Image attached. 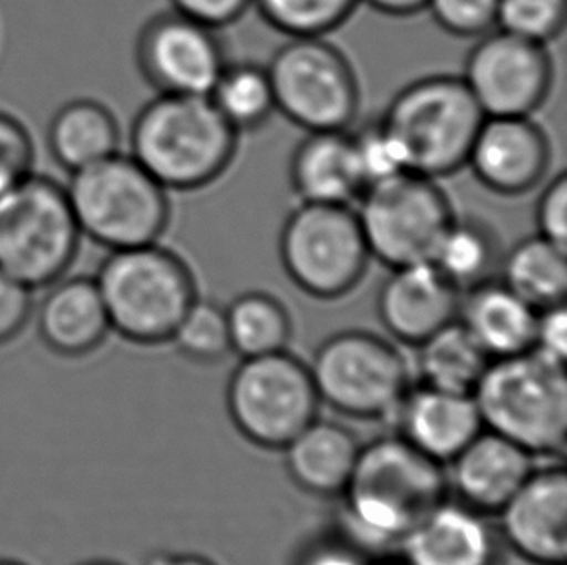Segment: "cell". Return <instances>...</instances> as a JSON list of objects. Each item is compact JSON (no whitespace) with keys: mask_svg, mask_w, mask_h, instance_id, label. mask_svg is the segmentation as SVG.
Segmentation results:
<instances>
[{"mask_svg":"<svg viewBox=\"0 0 567 565\" xmlns=\"http://www.w3.org/2000/svg\"><path fill=\"white\" fill-rule=\"evenodd\" d=\"M393 421L403 440L442 465L450 463L484 428L473 396L429 386L411 388Z\"/></svg>","mask_w":567,"mask_h":565,"instance_id":"cell-20","label":"cell"},{"mask_svg":"<svg viewBox=\"0 0 567 565\" xmlns=\"http://www.w3.org/2000/svg\"><path fill=\"white\" fill-rule=\"evenodd\" d=\"M41 343L49 351L82 359L105 343L111 326L97 282L93 277H61L45 287L35 310Z\"/></svg>","mask_w":567,"mask_h":565,"instance_id":"cell-19","label":"cell"},{"mask_svg":"<svg viewBox=\"0 0 567 565\" xmlns=\"http://www.w3.org/2000/svg\"><path fill=\"white\" fill-rule=\"evenodd\" d=\"M66 194L82 237L109 253L159 243L169 227V191L121 152L70 175Z\"/></svg>","mask_w":567,"mask_h":565,"instance_id":"cell-5","label":"cell"},{"mask_svg":"<svg viewBox=\"0 0 567 565\" xmlns=\"http://www.w3.org/2000/svg\"><path fill=\"white\" fill-rule=\"evenodd\" d=\"M225 403L240 435L264 450H284L322 405L310 368L287 349L240 360Z\"/></svg>","mask_w":567,"mask_h":565,"instance_id":"cell-9","label":"cell"},{"mask_svg":"<svg viewBox=\"0 0 567 565\" xmlns=\"http://www.w3.org/2000/svg\"><path fill=\"white\" fill-rule=\"evenodd\" d=\"M53 160L69 175L118 153L121 129L113 111L95 100H72L54 113L47 129Z\"/></svg>","mask_w":567,"mask_h":565,"instance_id":"cell-25","label":"cell"},{"mask_svg":"<svg viewBox=\"0 0 567 565\" xmlns=\"http://www.w3.org/2000/svg\"><path fill=\"white\" fill-rule=\"evenodd\" d=\"M498 277L537 310L566 305V248L535 233L502 254Z\"/></svg>","mask_w":567,"mask_h":565,"instance_id":"cell-26","label":"cell"},{"mask_svg":"<svg viewBox=\"0 0 567 565\" xmlns=\"http://www.w3.org/2000/svg\"><path fill=\"white\" fill-rule=\"evenodd\" d=\"M445 465L399 434L362 445L341 492L343 527L364 552L398 548L405 536L450 494Z\"/></svg>","mask_w":567,"mask_h":565,"instance_id":"cell-1","label":"cell"},{"mask_svg":"<svg viewBox=\"0 0 567 565\" xmlns=\"http://www.w3.org/2000/svg\"><path fill=\"white\" fill-rule=\"evenodd\" d=\"M361 448L351 428L316 419L285 445V466L300 490L312 496L339 497L353 474Z\"/></svg>","mask_w":567,"mask_h":565,"instance_id":"cell-24","label":"cell"},{"mask_svg":"<svg viewBox=\"0 0 567 565\" xmlns=\"http://www.w3.org/2000/svg\"><path fill=\"white\" fill-rule=\"evenodd\" d=\"M359 4L361 0H252L261 20L287 38H326Z\"/></svg>","mask_w":567,"mask_h":565,"instance_id":"cell-31","label":"cell"},{"mask_svg":"<svg viewBox=\"0 0 567 565\" xmlns=\"http://www.w3.org/2000/svg\"><path fill=\"white\" fill-rule=\"evenodd\" d=\"M567 0H498L496 28L548 47L560 35Z\"/></svg>","mask_w":567,"mask_h":565,"instance_id":"cell-33","label":"cell"},{"mask_svg":"<svg viewBox=\"0 0 567 565\" xmlns=\"http://www.w3.org/2000/svg\"><path fill=\"white\" fill-rule=\"evenodd\" d=\"M186 359L199 364H214L225 359L230 349L229 326L225 306L196 298L171 339Z\"/></svg>","mask_w":567,"mask_h":565,"instance_id":"cell-32","label":"cell"},{"mask_svg":"<svg viewBox=\"0 0 567 565\" xmlns=\"http://www.w3.org/2000/svg\"><path fill=\"white\" fill-rule=\"evenodd\" d=\"M78 565H123L118 564V562H113V559H87V562H82V564Z\"/></svg>","mask_w":567,"mask_h":565,"instance_id":"cell-44","label":"cell"},{"mask_svg":"<svg viewBox=\"0 0 567 565\" xmlns=\"http://www.w3.org/2000/svg\"><path fill=\"white\" fill-rule=\"evenodd\" d=\"M507 546L533 565L567 564V474L561 465L535 469L499 510Z\"/></svg>","mask_w":567,"mask_h":565,"instance_id":"cell-16","label":"cell"},{"mask_svg":"<svg viewBox=\"0 0 567 565\" xmlns=\"http://www.w3.org/2000/svg\"><path fill=\"white\" fill-rule=\"evenodd\" d=\"M405 565H496L499 541L483 513L445 500L399 546Z\"/></svg>","mask_w":567,"mask_h":565,"instance_id":"cell-21","label":"cell"},{"mask_svg":"<svg viewBox=\"0 0 567 565\" xmlns=\"http://www.w3.org/2000/svg\"><path fill=\"white\" fill-rule=\"evenodd\" d=\"M146 565H215L212 559L186 552H157L147 558Z\"/></svg>","mask_w":567,"mask_h":565,"instance_id":"cell-43","label":"cell"},{"mask_svg":"<svg viewBox=\"0 0 567 565\" xmlns=\"http://www.w3.org/2000/svg\"><path fill=\"white\" fill-rule=\"evenodd\" d=\"M426 10L445 33L478 39L496 28L498 0H429Z\"/></svg>","mask_w":567,"mask_h":565,"instance_id":"cell-35","label":"cell"},{"mask_svg":"<svg viewBox=\"0 0 567 565\" xmlns=\"http://www.w3.org/2000/svg\"><path fill=\"white\" fill-rule=\"evenodd\" d=\"M535 459L522 445L483 428L450 461V489L475 512L499 513L537 469Z\"/></svg>","mask_w":567,"mask_h":565,"instance_id":"cell-18","label":"cell"},{"mask_svg":"<svg viewBox=\"0 0 567 565\" xmlns=\"http://www.w3.org/2000/svg\"><path fill=\"white\" fill-rule=\"evenodd\" d=\"M361 552L354 543L318 544L308 552L302 565H367Z\"/></svg>","mask_w":567,"mask_h":565,"instance_id":"cell-41","label":"cell"},{"mask_svg":"<svg viewBox=\"0 0 567 565\" xmlns=\"http://www.w3.org/2000/svg\"><path fill=\"white\" fill-rule=\"evenodd\" d=\"M276 111L307 132L349 131L361 111L353 64L326 38H289L268 66Z\"/></svg>","mask_w":567,"mask_h":565,"instance_id":"cell-10","label":"cell"},{"mask_svg":"<svg viewBox=\"0 0 567 565\" xmlns=\"http://www.w3.org/2000/svg\"><path fill=\"white\" fill-rule=\"evenodd\" d=\"M357 212L372 260L388 268L432 260L440 238L455 217L436 178L406 171L372 184Z\"/></svg>","mask_w":567,"mask_h":565,"instance_id":"cell-12","label":"cell"},{"mask_svg":"<svg viewBox=\"0 0 567 565\" xmlns=\"http://www.w3.org/2000/svg\"><path fill=\"white\" fill-rule=\"evenodd\" d=\"M486 430L535 458L556 459L567 445L566 364L522 352L491 360L473 391Z\"/></svg>","mask_w":567,"mask_h":565,"instance_id":"cell-4","label":"cell"},{"mask_svg":"<svg viewBox=\"0 0 567 565\" xmlns=\"http://www.w3.org/2000/svg\"><path fill=\"white\" fill-rule=\"evenodd\" d=\"M289 184L305 204L351 206L364 192L351 131L307 132L289 161Z\"/></svg>","mask_w":567,"mask_h":565,"instance_id":"cell-22","label":"cell"},{"mask_svg":"<svg viewBox=\"0 0 567 565\" xmlns=\"http://www.w3.org/2000/svg\"><path fill=\"white\" fill-rule=\"evenodd\" d=\"M533 351L566 364L567 310L566 305L550 306L538 310L537 329Z\"/></svg>","mask_w":567,"mask_h":565,"instance_id":"cell-40","label":"cell"},{"mask_svg":"<svg viewBox=\"0 0 567 565\" xmlns=\"http://www.w3.org/2000/svg\"><path fill=\"white\" fill-rule=\"evenodd\" d=\"M0 565H28V564H23V562H20V559L0 558Z\"/></svg>","mask_w":567,"mask_h":565,"instance_id":"cell-45","label":"cell"},{"mask_svg":"<svg viewBox=\"0 0 567 565\" xmlns=\"http://www.w3.org/2000/svg\"><path fill=\"white\" fill-rule=\"evenodd\" d=\"M227 62L217 30L173 8L152 16L136 39L140 74L157 93L209 95Z\"/></svg>","mask_w":567,"mask_h":565,"instance_id":"cell-14","label":"cell"},{"mask_svg":"<svg viewBox=\"0 0 567 565\" xmlns=\"http://www.w3.org/2000/svg\"><path fill=\"white\" fill-rule=\"evenodd\" d=\"M35 167V145L28 126L0 111V198L28 178Z\"/></svg>","mask_w":567,"mask_h":565,"instance_id":"cell-36","label":"cell"},{"mask_svg":"<svg viewBox=\"0 0 567 565\" xmlns=\"http://www.w3.org/2000/svg\"><path fill=\"white\" fill-rule=\"evenodd\" d=\"M461 78L484 116H530L550 95L554 62L546 45L494 28L476 39Z\"/></svg>","mask_w":567,"mask_h":565,"instance_id":"cell-13","label":"cell"},{"mask_svg":"<svg viewBox=\"0 0 567 565\" xmlns=\"http://www.w3.org/2000/svg\"><path fill=\"white\" fill-rule=\"evenodd\" d=\"M537 235L554 245L566 248L567 243V176L564 173L554 176L538 194L535 207Z\"/></svg>","mask_w":567,"mask_h":565,"instance_id":"cell-38","label":"cell"},{"mask_svg":"<svg viewBox=\"0 0 567 565\" xmlns=\"http://www.w3.org/2000/svg\"><path fill=\"white\" fill-rule=\"evenodd\" d=\"M416 347L422 386L452 393L473 396L492 360L460 320L450 321Z\"/></svg>","mask_w":567,"mask_h":565,"instance_id":"cell-27","label":"cell"},{"mask_svg":"<svg viewBox=\"0 0 567 565\" xmlns=\"http://www.w3.org/2000/svg\"><path fill=\"white\" fill-rule=\"evenodd\" d=\"M33 292L0 269V345L14 341L33 316Z\"/></svg>","mask_w":567,"mask_h":565,"instance_id":"cell-37","label":"cell"},{"mask_svg":"<svg viewBox=\"0 0 567 565\" xmlns=\"http://www.w3.org/2000/svg\"><path fill=\"white\" fill-rule=\"evenodd\" d=\"M250 7L252 0H171L173 10L217 31L240 20Z\"/></svg>","mask_w":567,"mask_h":565,"instance_id":"cell-39","label":"cell"},{"mask_svg":"<svg viewBox=\"0 0 567 565\" xmlns=\"http://www.w3.org/2000/svg\"><path fill=\"white\" fill-rule=\"evenodd\" d=\"M230 349L246 357H260L287 349L291 341V314L279 298L264 290H248L225 306Z\"/></svg>","mask_w":567,"mask_h":565,"instance_id":"cell-29","label":"cell"},{"mask_svg":"<svg viewBox=\"0 0 567 565\" xmlns=\"http://www.w3.org/2000/svg\"><path fill=\"white\" fill-rule=\"evenodd\" d=\"M457 320L492 360L504 359L533 349L538 310L492 277L461 295Z\"/></svg>","mask_w":567,"mask_h":565,"instance_id":"cell-23","label":"cell"},{"mask_svg":"<svg viewBox=\"0 0 567 565\" xmlns=\"http://www.w3.org/2000/svg\"><path fill=\"white\" fill-rule=\"evenodd\" d=\"M308 368L320 401L361 421L393 419L413 388L403 352L364 329H346L328 337Z\"/></svg>","mask_w":567,"mask_h":565,"instance_id":"cell-8","label":"cell"},{"mask_svg":"<svg viewBox=\"0 0 567 565\" xmlns=\"http://www.w3.org/2000/svg\"><path fill=\"white\" fill-rule=\"evenodd\" d=\"M93 279L111 331L146 347L169 343L198 298L190 266L159 243L109 253Z\"/></svg>","mask_w":567,"mask_h":565,"instance_id":"cell-3","label":"cell"},{"mask_svg":"<svg viewBox=\"0 0 567 565\" xmlns=\"http://www.w3.org/2000/svg\"><path fill=\"white\" fill-rule=\"evenodd\" d=\"M279 260L302 292L336 300L357 289L372 256L353 207L300 202L279 233Z\"/></svg>","mask_w":567,"mask_h":565,"instance_id":"cell-11","label":"cell"},{"mask_svg":"<svg viewBox=\"0 0 567 565\" xmlns=\"http://www.w3.org/2000/svg\"><path fill=\"white\" fill-rule=\"evenodd\" d=\"M380 119L403 145L409 171L440 181L467 165L484 113L463 78L436 74L395 93Z\"/></svg>","mask_w":567,"mask_h":565,"instance_id":"cell-6","label":"cell"},{"mask_svg":"<svg viewBox=\"0 0 567 565\" xmlns=\"http://www.w3.org/2000/svg\"><path fill=\"white\" fill-rule=\"evenodd\" d=\"M82 233L66 186L31 173L0 198V269L31 290L69 274Z\"/></svg>","mask_w":567,"mask_h":565,"instance_id":"cell-7","label":"cell"},{"mask_svg":"<svg viewBox=\"0 0 567 565\" xmlns=\"http://www.w3.org/2000/svg\"><path fill=\"white\" fill-rule=\"evenodd\" d=\"M502 245L496 230L478 217H453L432 254V264L461 292L498 277Z\"/></svg>","mask_w":567,"mask_h":565,"instance_id":"cell-28","label":"cell"},{"mask_svg":"<svg viewBox=\"0 0 567 565\" xmlns=\"http://www.w3.org/2000/svg\"><path fill=\"white\" fill-rule=\"evenodd\" d=\"M550 161V140L530 116H484L465 167L494 194L522 196L545 181Z\"/></svg>","mask_w":567,"mask_h":565,"instance_id":"cell-15","label":"cell"},{"mask_svg":"<svg viewBox=\"0 0 567 565\" xmlns=\"http://www.w3.org/2000/svg\"><path fill=\"white\" fill-rule=\"evenodd\" d=\"M380 14L393 16V18H409L421 14L426 10L429 0H361Z\"/></svg>","mask_w":567,"mask_h":565,"instance_id":"cell-42","label":"cell"},{"mask_svg":"<svg viewBox=\"0 0 567 565\" xmlns=\"http://www.w3.org/2000/svg\"><path fill=\"white\" fill-rule=\"evenodd\" d=\"M238 136L207 95L157 93L132 123L131 157L165 191H199L225 175Z\"/></svg>","mask_w":567,"mask_h":565,"instance_id":"cell-2","label":"cell"},{"mask_svg":"<svg viewBox=\"0 0 567 565\" xmlns=\"http://www.w3.org/2000/svg\"><path fill=\"white\" fill-rule=\"evenodd\" d=\"M207 97L237 134L258 131L277 113L268 69L256 62H227Z\"/></svg>","mask_w":567,"mask_h":565,"instance_id":"cell-30","label":"cell"},{"mask_svg":"<svg viewBox=\"0 0 567 565\" xmlns=\"http://www.w3.org/2000/svg\"><path fill=\"white\" fill-rule=\"evenodd\" d=\"M351 136L364 181V191L372 184L383 183L409 171L403 145L399 144L395 134L383 124L382 119L370 121L359 131L351 132Z\"/></svg>","mask_w":567,"mask_h":565,"instance_id":"cell-34","label":"cell"},{"mask_svg":"<svg viewBox=\"0 0 567 565\" xmlns=\"http://www.w3.org/2000/svg\"><path fill=\"white\" fill-rule=\"evenodd\" d=\"M461 295L432 261L399 266L378 290V318L391 337L416 347L457 320Z\"/></svg>","mask_w":567,"mask_h":565,"instance_id":"cell-17","label":"cell"}]
</instances>
